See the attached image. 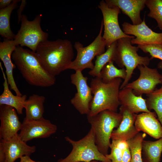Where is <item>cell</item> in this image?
<instances>
[{
	"label": "cell",
	"mask_w": 162,
	"mask_h": 162,
	"mask_svg": "<svg viewBox=\"0 0 162 162\" xmlns=\"http://www.w3.org/2000/svg\"><path fill=\"white\" fill-rule=\"evenodd\" d=\"M14 40L4 39L0 42V58L3 62L6 69V75L8 84L11 90L16 95L22 96V94L15 82L13 74L16 66L12 62V54L16 47Z\"/></svg>",
	"instance_id": "17"
},
{
	"label": "cell",
	"mask_w": 162,
	"mask_h": 162,
	"mask_svg": "<svg viewBox=\"0 0 162 162\" xmlns=\"http://www.w3.org/2000/svg\"><path fill=\"white\" fill-rule=\"evenodd\" d=\"M137 67L140 72L139 77L124 87L131 88L136 95L149 94L154 91L157 85L162 83L161 75L157 69L142 65Z\"/></svg>",
	"instance_id": "12"
},
{
	"label": "cell",
	"mask_w": 162,
	"mask_h": 162,
	"mask_svg": "<svg viewBox=\"0 0 162 162\" xmlns=\"http://www.w3.org/2000/svg\"><path fill=\"white\" fill-rule=\"evenodd\" d=\"M114 62L111 61L107 63L102 69L100 77L104 83H108L117 78L124 80L126 76V72L124 68H117L114 65Z\"/></svg>",
	"instance_id": "26"
},
{
	"label": "cell",
	"mask_w": 162,
	"mask_h": 162,
	"mask_svg": "<svg viewBox=\"0 0 162 162\" xmlns=\"http://www.w3.org/2000/svg\"><path fill=\"white\" fill-rule=\"evenodd\" d=\"M4 82L3 83V91L0 95V105H6L14 108L19 114L22 113L24 108V104L26 100L27 96L24 94L22 96L14 95L9 88L6 75L3 71L0 64Z\"/></svg>",
	"instance_id": "21"
},
{
	"label": "cell",
	"mask_w": 162,
	"mask_h": 162,
	"mask_svg": "<svg viewBox=\"0 0 162 162\" xmlns=\"http://www.w3.org/2000/svg\"><path fill=\"white\" fill-rule=\"evenodd\" d=\"M20 162H43L40 161H36L32 160L30 158V156L25 155L23 156L20 158Z\"/></svg>",
	"instance_id": "37"
},
{
	"label": "cell",
	"mask_w": 162,
	"mask_h": 162,
	"mask_svg": "<svg viewBox=\"0 0 162 162\" xmlns=\"http://www.w3.org/2000/svg\"><path fill=\"white\" fill-rule=\"evenodd\" d=\"M118 99L120 105L131 113L136 114L140 112H152L148 109L146 100L142 95H136L131 88L124 87L120 89Z\"/></svg>",
	"instance_id": "20"
},
{
	"label": "cell",
	"mask_w": 162,
	"mask_h": 162,
	"mask_svg": "<svg viewBox=\"0 0 162 162\" xmlns=\"http://www.w3.org/2000/svg\"><path fill=\"white\" fill-rule=\"evenodd\" d=\"M16 110L6 105H0V139L7 140L18 134L22 123Z\"/></svg>",
	"instance_id": "14"
},
{
	"label": "cell",
	"mask_w": 162,
	"mask_h": 162,
	"mask_svg": "<svg viewBox=\"0 0 162 162\" xmlns=\"http://www.w3.org/2000/svg\"><path fill=\"white\" fill-rule=\"evenodd\" d=\"M117 46V41L111 44L103 53L96 56L93 68L88 72L93 77H100V73L103 67L111 61H114Z\"/></svg>",
	"instance_id": "25"
},
{
	"label": "cell",
	"mask_w": 162,
	"mask_h": 162,
	"mask_svg": "<svg viewBox=\"0 0 162 162\" xmlns=\"http://www.w3.org/2000/svg\"><path fill=\"white\" fill-rule=\"evenodd\" d=\"M45 97L43 96L33 94L26 99L24 104L25 118L37 119L43 117L44 103Z\"/></svg>",
	"instance_id": "22"
},
{
	"label": "cell",
	"mask_w": 162,
	"mask_h": 162,
	"mask_svg": "<svg viewBox=\"0 0 162 162\" xmlns=\"http://www.w3.org/2000/svg\"><path fill=\"white\" fill-rule=\"evenodd\" d=\"M146 104L148 110H153L162 126V86L147 95Z\"/></svg>",
	"instance_id": "27"
},
{
	"label": "cell",
	"mask_w": 162,
	"mask_h": 162,
	"mask_svg": "<svg viewBox=\"0 0 162 162\" xmlns=\"http://www.w3.org/2000/svg\"><path fill=\"white\" fill-rule=\"evenodd\" d=\"M115 143L116 146L120 149L122 152L128 146V143L126 141L123 140H112Z\"/></svg>",
	"instance_id": "33"
},
{
	"label": "cell",
	"mask_w": 162,
	"mask_h": 162,
	"mask_svg": "<svg viewBox=\"0 0 162 162\" xmlns=\"http://www.w3.org/2000/svg\"><path fill=\"white\" fill-rule=\"evenodd\" d=\"M137 130L158 139L162 137V126L154 112H143L137 115L134 124Z\"/></svg>",
	"instance_id": "18"
},
{
	"label": "cell",
	"mask_w": 162,
	"mask_h": 162,
	"mask_svg": "<svg viewBox=\"0 0 162 162\" xmlns=\"http://www.w3.org/2000/svg\"><path fill=\"white\" fill-rule=\"evenodd\" d=\"M139 49L145 53H148L151 59L158 58L162 61V44H152L148 45H138Z\"/></svg>",
	"instance_id": "30"
},
{
	"label": "cell",
	"mask_w": 162,
	"mask_h": 162,
	"mask_svg": "<svg viewBox=\"0 0 162 162\" xmlns=\"http://www.w3.org/2000/svg\"><path fill=\"white\" fill-rule=\"evenodd\" d=\"M103 28L102 20L98 34L94 40L88 46L84 47L80 42H75L74 46L77 51L76 56L68 69L82 71L85 69L92 70L93 68L94 64L92 62V60L95 56L100 55L105 52L106 43L102 36Z\"/></svg>",
	"instance_id": "8"
},
{
	"label": "cell",
	"mask_w": 162,
	"mask_h": 162,
	"mask_svg": "<svg viewBox=\"0 0 162 162\" xmlns=\"http://www.w3.org/2000/svg\"><path fill=\"white\" fill-rule=\"evenodd\" d=\"M98 7L103 16L104 31L103 37L106 42L107 48L121 38H135L134 36L126 34L121 28L118 21V16L121 10L119 8L110 6L103 0L100 2Z\"/></svg>",
	"instance_id": "9"
},
{
	"label": "cell",
	"mask_w": 162,
	"mask_h": 162,
	"mask_svg": "<svg viewBox=\"0 0 162 162\" xmlns=\"http://www.w3.org/2000/svg\"><path fill=\"white\" fill-rule=\"evenodd\" d=\"M90 162H101V161H99L98 160H94L91 161H90Z\"/></svg>",
	"instance_id": "39"
},
{
	"label": "cell",
	"mask_w": 162,
	"mask_h": 162,
	"mask_svg": "<svg viewBox=\"0 0 162 162\" xmlns=\"http://www.w3.org/2000/svg\"><path fill=\"white\" fill-rule=\"evenodd\" d=\"M35 52L44 68L54 76L68 69L74 56L72 44L67 39L42 42Z\"/></svg>",
	"instance_id": "1"
},
{
	"label": "cell",
	"mask_w": 162,
	"mask_h": 162,
	"mask_svg": "<svg viewBox=\"0 0 162 162\" xmlns=\"http://www.w3.org/2000/svg\"><path fill=\"white\" fill-rule=\"evenodd\" d=\"M70 77L71 83L77 90L76 93L70 100V103L80 114L87 115L93 98L91 88L87 82L88 78L84 76L80 70L76 71Z\"/></svg>",
	"instance_id": "10"
},
{
	"label": "cell",
	"mask_w": 162,
	"mask_h": 162,
	"mask_svg": "<svg viewBox=\"0 0 162 162\" xmlns=\"http://www.w3.org/2000/svg\"><path fill=\"white\" fill-rule=\"evenodd\" d=\"M145 4L150 10L148 16L154 19L162 30V0H146Z\"/></svg>",
	"instance_id": "29"
},
{
	"label": "cell",
	"mask_w": 162,
	"mask_h": 162,
	"mask_svg": "<svg viewBox=\"0 0 162 162\" xmlns=\"http://www.w3.org/2000/svg\"><path fill=\"white\" fill-rule=\"evenodd\" d=\"M57 130L56 125L43 117L37 119L25 118L18 134L21 139L26 142L34 139L49 137L55 133Z\"/></svg>",
	"instance_id": "11"
},
{
	"label": "cell",
	"mask_w": 162,
	"mask_h": 162,
	"mask_svg": "<svg viewBox=\"0 0 162 162\" xmlns=\"http://www.w3.org/2000/svg\"><path fill=\"white\" fill-rule=\"evenodd\" d=\"M158 68L160 69H162V61L159 62L158 65ZM161 75V80L162 82V74Z\"/></svg>",
	"instance_id": "38"
},
{
	"label": "cell",
	"mask_w": 162,
	"mask_h": 162,
	"mask_svg": "<svg viewBox=\"0 0 162 162\" xmlns=\"http://www.w3.org/2000/svg\"><path fill=\"white\" fill-rule=\"evenodd\" d=\"M12 58L22 77L30 85L47 87L55 84V76L44 68L35 52L18 46Z\"/></svg>",
	"instance_id": "2"
},
{
	"label": "cell",
	"mask_w": 162,
	"mask_h": 162,
	"mask_svg": "<svg viewBox=\"0 0 162 162\" xmlns=\"http://www.w3.org/2000/svg\"><path fill=\"white\" fill-rule=\"evenodd\" d=\"M132 39L129 38H121L117 40V49L114 61L121 68H125L126 76L122 82L120 89L128 83L133 71L139 65L148 66L151 60L148 56H142L137 53L139 48L133 46Z\"/></svg>",
	"instance_id": "6"
},
{
	"label": "cell",
	"mask_w": 162,
	"mask_h": 162,
	"mask_svg": "<svg viewBox=\"0 0 162 162\" xmlns=\"http://www.w3.org/2000/svg\"><path fill=\"white\" fill-rule=\"evenodd\" d=\"M162 153V137L155 141L144 140L142 145L143 162H160Z\"/></svg>",
	"instance_id": "23"
},
{
	"label": "cell",
	"mask_w": 162,
	"mask_h": 162,
	"mask_svg": "<svg viewBox=\"0 0 162 162\" xmlns=\"http://www.w3.org/2000/svg\"><path fill=\"white\" fill-rule=\"evenodd\" d=\"M26 0H22L21 3L20 8L18 10L17 14L18 17V21L19 23L21 21V18L22 15V13L26 6Z\"/></svg>",
	"instance_id": "34"
},
{
	"label": "cell",
	"mask_w": 162,
	"mask_h": 162,
	"mask_svg": "<svg viewBox=\"0 0 162 162\" xmlns=\"http://www.w3.org/2000/svg\"><path fill=\"white\" fill-rule=\"evenodd\" d=\"M5 158L4 150L2 144L0 142V162H4Z\"/></svg>",
	"instance_id": "36"
},
{
	"label": "cell",
	"mask_w": 162,
	"mask_h": 162,
	"mask_svg": "<svg viewBox=\"0 0 162 162\" xmlns=\"http://www.w3.org/2000/svg\"><path fill=\"white\" fill-rule=\"evenodd\" d=\"M146 136L145 133H139L133 138L127 141L131 152L130 162H143L142 145Z\"/></svg>",
	"instance_id": "28"
},
{
	"label": "cell",
	"mask_w": 162,
	"mask_h": 162,
	"mask_svg": "<svg viewBox=\"0 0 162 162\" xmlns=\"http://www.w3.org/2000/svg\"><path fill=\"white\" fill-rule=\"evenodd\" d=\"M13 0H0V8H4L9 6L12 2Z\"/></svg>",
	"instance_id": "35"
},
{
	"label": "cell",
	"mask_w": 162,
	"mask_h": 162,
	"mask_svg": "<svg viewBox=\"0 0 162 162\" xmlns=\"http://www.w3.org/2000/svg\"></svg>",
	"instance_id": "40"
},
{
	"label": "cell",
	"mask_w": 162,
	"mask_h": 162,
	"mask_svg": "<svg viewBox=\"0 0 162 162\" xmlns=\"http://www.w3.org/2000/svg\"><path fill=\"white\" fill-rule=\"evenodd\" d=\"M122 79L117 78L110 82H103L100 77H95L91 81L90 87L93 98L87 117L95 116L105 110L117 112L120 104L118 99Z\"/></svg>",
	"instance_id": "3"
},
{
	"label": "cell",
	"mask_w": 162,
	"mask_h": 162,
	"mask_svg": "<svg viewBox=\"0 0 162 162\" xmlns=\"http://www.w3.org/2000/svg\"><path fill=\"white\" fill-rule=\"evenodd\" d=\"M110 6L119 8L128 16L134 25L140 24L142 21L140 13L145 7L146 0H105Z\"/></svg>",
	"instance_id": "19"
},
{
	"label": "cell",
	"mask_w": 162,
	"mask_h": 162,
	"mask_svg": "<svg viewBox=\"0 0 162 162\" xmlns=\"http://www.w3.org/2000/svg\"><path fill=\"white\" fill-rule=\"evenodd\" d=\"M65 139L71 145L72 150L66 157L59 159L57 162H90L94 160L111 162L98 150L91 128L83 137L78 140H74L68 136H65Z\"/></svg>",
	"instance_id": "5"
},
{
	"label": "cell",
	"mask_w": 162,
	"mask_h": 162,
	"mask_svg": "<svg viewBox=\"0 0 162 162\" xmlns=\"http://www.w3.org/2000/svg\"><path fill=\"white\" fill-rule=\"evenodd\" d=\"M119 113L122 115V120L117 129L112 131L111 139L127 141L140 133L134 125L137 115L130 112L122 106L119 108Z\"/></svg>",
	"instance_id": "16"
},
{
	"label": "cell",
	"mask_w": 162,
	"mask_h": 162,
	"mask_svg": "<svg viewBox=\"0 0 162 162\" xmlns=\"http://www.w3.org/2000/svg\"><path fill=\"white\" fill-rule=\"evenodd\" d=\"M0 142L4 147L5 158L4 162H14L23 156L30 155L35 152V146H29L22 140L18 134L10 139L1 140Z\"/></svg>",
	"instance_id": "15"
},
{
	"label": "cell",
	"mask_w": 162,
	"mask_h": 162,
	"mask_svg": "<svg viewBox=\"0 0 162 162\" xmlns=\"http://www.w3.org/2000/svg\"><path fill=\"white\" fill-rule=\"evenodd\" d=\"M131 154L130 148L128 146L122 152V162H130Z\"/></svg>",
	"instance_id": "32"
},
{
	"label": "cell",
	"mask_w": 162,
	"mask_h": 162,
	"mask_svg": "<svg viewBox=\"0 0 162 162\" xmlns=\"http://www.w3.org/2000/svg\"><path fill=\"white\" fill-rule=\"evenodd\" d=\"M110 148L111 149L110 153L106 155V157L112 162H121L122 151L116 146L113 140L110 145Z\"/></svg>",
	"instance_id": "31"
},
{
	"label": "cell",
	"mask_w": 162,
	"mask_h": 162,
	"mask_svg": "<svg viewBox=\"0 0 162 162\" xmlns=\"http://www.w3.org/2000/svg\"><path fill=\"white\" fill-rule=\"evenodd\" d=\"M20 0H13L8 6L0 9V35L4 39L13 40L14 34L11 30L10 19L11 13Z\"/></svg>",
	"instance_id": "24"
},
{
	"label": "cell",
	"mask_w": 162,
	"mask_h": 162,
	"mask_svg": "<svg viewBox=\"0 0 162 162\" xmlns=\"http://www.w3.org/2000/svg\"><path fill=\"white\" fill-rule=\"evenodd\" d=\"M87 117L93 131L98 149L106 156L108 154L112 132L114 128H117L120 125L122 115L119 112L105 110L95 116Z\"/></svg>",
	"instance_id": "4"
},
{
	"label": "cell",
	"mask_w": 162,
	"mask_h": 162,
	"mask_svg": "<svg viewBox=\"0 0 162 162\" xmlns=\"http://www.w3.org/2000/svg\"><path fill=\"white\" fill-rule=\"evenodd\" d=\"M41 17L39 14L29 21L26 15H22L20 28L13 40L16 46H26L35 52L38 45L48 40V34L43 31L40 26Z\"/></svg>",
	"instance_id": "7"
},
{
	"label": "cell",
	"mask_w": 162,
	"mask_h": 162,
	"mask_svg": "<svg viewBox=\"0 0 162 162\" xmlns=\"http://www.w3.org/2000/svg\"><path fill=\"white\" fill-rule=\"evenodd\" d=\"M122 25L124 33L134 36L135 38L131 39L132 44L142 45L162 44V32L153 31L146 25L144 18L138 25H134L125 22Z\"/></svg>",
	"instance_id": "13"
}]
</instances>
